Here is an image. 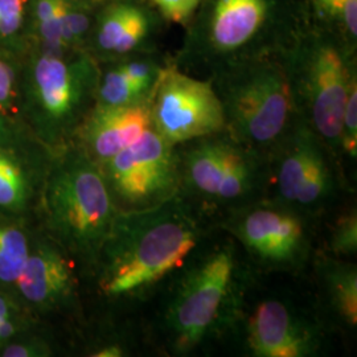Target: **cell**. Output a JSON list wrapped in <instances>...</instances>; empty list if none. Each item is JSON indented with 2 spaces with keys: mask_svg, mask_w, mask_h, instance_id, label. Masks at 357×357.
Returning <instances> with one entry per match:
<instances>
[{
  "mask_svg": "<svg viewBox=\"0 0 357 357\" xmlns=\"http://www.w3.org/2000/svg\"><path fill=\"white\" fill-rule=\"evenodd\" d=\"M225 131L266 159L302 121L284 54L268 51L215 70Z\"/></svg>",
  "mask_w": 357,
  "mask_h": 357,
  "instance_id": "cell-4",
  "label": "cell"
},
{
  "mask_svg": "<svg viewBox=\"0 0 357 357\" xmlns=\"http://www.w3.org/2000/svg\"><path fill=\"white\" fill-rule=\"evenodd\" d=\"M340 160L347 159L351 163L357 160V82L354 79L345 101L342 130H340Z\"/></svg>",
  "mask_w": 357,
  "mask_h": 357,
  "instance_id": "cell-25",
  "label": "cell"
},
{
  "mask_svg": "<svg viewBox=\"0 0 357 357\" xmlns=\"http://www.w3.org/2000/svg\"><path fill=\"white\" fill-rule=\"evenodd\" d=\"M314 277L319 294L320 315L342 331L357 330V268L351 259L324 252L312 258Z\"/></svg>",
  "mask_w": 357,
  "mask_h": 357,
  "instance_id": "cell-17",
  "label": "cell"
},
{
  "mask_svg": "<svg viewBox=\"0 0 357 357\" xmlns=\"http://www.w3.org/2000/svg\"><path fill=\"white\" fill-rule=\"evenodd\" d=\"M151 128L174 146L225 130L222 105L212 81L167 65L150 94Z\"/></svg>",
  "mask_w": 357,
  "mask_h": 357,
  "instance_id": "cell-12",
  "label": "cell"
},
{
  "mask_svg": "<svg viewBox=\"0 0 357 357\" xmlns=\"http://www.w3.org/2000/svg\"><path fill=\"white\" fill-rule=\"evenodd\" d=\"M41 203L54 243L93 266L119 212L101 167L75 144L66 146L48 166Z\"/></svg>",
  "mask_w": 357,
  "mask_h": 357,
  "instance_id": "cell-5",
  "label": "cell"
},
{
  "mask_svg": "<svg viewBox=\"0 0 357 357\" xmlns=\"http://www.w3.org/2000/svg\"><path fill=\"white\" fill-rule=\"evenodd\" d=\"M326 331L318 310L310 311L278 294L255 299L248 289L233 337L248 356L314 357L323 348Z\"/></svg>",
  "mask_w": 357,
  "mask_h": 357,
  "instance_id": "cell-10",
  "label": "cell"
},
{
  "mask_svg": "<svg viewBox=\"0 0 357 357\" xmlns=\"http://www.w3.org/2000/svg\"><path fill=\"white\" fill-rule=\"evenodd\" d=\"M29 255L24 231L0 221V282L13 283L19 278Z\"/></svg>",
  "mask_w": 357,
  "mask_h": 357,
  "instance_id": "cell-22",
  "label": "cell"
},
{
  "mask_svg": "<svg viewBox=\"0 0 357 357\" xmlns=\"http://www.w3.org/2000/svg\"><path fill=\"white\" fill-rule=\"evenodd\" d=\"M57 243H43L28 255L16 284L31 303L43 308L69 306L76 296L73 261Z\"/></svg>",
  "mask_w": 357,
  "mask_h": 357,
  "instance_id": "cell-16",
  "label": "cell"
},
{
  "mask_svg": "<svg viewBox=\"0 0 357 357\" xmlns=\"http://www.w3.org/2000/svg\"><path fill=\"white\" fill-rule=\"evenodd\" d=\"M327 255L351 259L357 255V212L355 206L343 209L332 222L326 248L321 250Z\"/></svg>",
  "mask_w": 357,
  "mask_h": 357,
  "instance_id": "cell-24",
  "label": "cell"
},
{
  "mask_svg": "<svg viewBox=\"0 0 357 357\" xmlns=\"http://www.w3.org/2000/svg\"><path fill=\"white\" fill-rule=\"evenodd\" d=\"M149 100L123 106L96 103L77 130L72 144L101 166L151 128Z\"/></svg>",
  "mask_w": 357,
  "mask_h": 357,
  "instance_id": "cell-14",
  "label": "cell"
},
{
  "mask_svg": "<svg viewBox=\"0 0 357 357\" xmlns=\"http://www.w3.org/2000/svg\"><path fill=\"white\" fill-rule=\"evenodd\" d=\"M312 220L287 205L261 199L218 217L215 228L238 243L257 268L298 274L315 255Z\"/></svg>",
  "mask_w": 357,
  "mask_h": 357,
  "instance_id": "cell-8",
  "label": "cell"
},
{
  "mask_svg": "<svg viewBox=\"0 0 357 357\" xmlns=\"http://www.w3.org/2000/svg\"><path fill=\"white\" fill-rule=\"evenodd\" d=\"M20 121V59L0 52V123Z\"/></svg>",
  "mask_w": 357,
  "mask_h": 357,
  "instance_id": "cell-23",
  "label": "cell"
},
{
  "mask_svg": "<svg viewBox=\"0 0 357 357\" xmlns=\"http://www.w3.org/2000/svg\"><path fill=\"white\" fill-rule=\"evenodd\" d=\"M101 64L84 50H28L20 59V121L43 146L72 144L97 100Z\"/></svg>",
  "mask_w": 357,
  "mask_h": 357,
  "instance_id": "cell-3",
  "label": "cell"
},
{
  "mask_svg": "<svg viewBox=\"0 0 357 357\" xmlns=\"http://www.w3.org/2000/svg\"><path fill=\"white\" fill-rule=\"evenodd\" d=\"M205 17V33L190 47V57L221 69L264 53L258 45L268 23L270 0H213Z\"/></svg>",
  "mask_w": 357,
  "mask_h": 357,
  "instance_id": "cell-13",
  "label": "cell"
},
{
  "mask_svg": "<svg viewBox=\"0 0 357 357\" xmlns=\"http://www.w3.org/2000/svg\"><path fill=\"white\" fill-rule=\"evenodd\" d=\"M15 333V327H13L11 320H0V342L7 340Z\"/></svg>",
  "mask_w": 357,
  "mask_h": 357,
  "instance_id": "cell-30",
  "label": "cell"
},
{
  "mask_svg": "<svg viewBox=\"0 0 357 357\" xmlns=\"http://www.w3.org/2000/svg\"><path fill=\"white\" fill-rule=\"evenodd\" d=\"M150 96L138 89L115 63L101 64V76L97 88V105L123 106L142 102Z\"/></svg>",
  "mask_w": 357,
  "mask_h": 357,
  "instance_id": "cell-21",
  "label": "cell"
},
{
  "mask_svg": "<svg viewBox=\"0 0 357 357\" xmlns=\"http://www.w3.org/2000/svg\"><path fill=\"white\" fill-rule=\"evenodd\" d=\"M301 119L340 160V130L348 91L356 78L343 50L330 38H310L284 54Z\"/></svg>",
  "mask_w": 357,
  "mask_h": 357,
  "instance_id": "cell-7",
  "label": "cell"
},
{
  "mask_svg": "<svg viewBox=\"0 0 357 357\" xmlns=\"http://www.w3.org/2000/svg\"><path fill=\"white\" fill-rule=\"evenodd\" d=\"M43 348L38 347H28V345H11L6 348L3 352V356L7 357H28V356H41Z\"/></svg>",
  "mask_w": 357,
  "mask_h": 357,
  "instance_id": "cell-29",
  "label": "cell"
},
{
  "mask_svg": "<svg viewBox=\"0 0 357 357\" xmlns=\"http://www.w3.org/2000/svg\"><path fill=\"white\" fill-rule=\"evenodd\" d=\"M320 11L328 15L340 26H344L349 36L357 35V0H312Z\"/></svg>",
  "mask_w": 357,
  "mask_h": 357,
  "instance_id": "cell-27",
  "label": "cell"
},
{
  "mask_svg": "<svg viewBox=\"0 0 357 357\" xmlns=\"http://www.w3.org/2000/svg\"><path fill=\"white\" fill-rule=\"evenodd\" d=\"M180 192L205 215L224 216L264 199L266 160L224 130L176 146Z\"/></svg>",
  "mask_w": 357,
  "mask_h": 357,
  "instance_id": "cell-6",
  "label": "cell"
},
{
  "mask_svg": "<svg viewBox=\"0 0 357 357\" xmlns=\"http://www.w3.org/2000/svg\"><path fill=\"white\" fill-rule=\"evenodd\" d=\"M29 44V50L73 51L65 47L63 40L60 0H31Z\"/></svg>",
  "mask_w": 357,
  "mask_h": 357,
  "instance_id": "cell-18",
  "label": "cell"
},
{
  "mask_svg": "<svg viewBox=\"0 0 357 357\" xmlns=\"http://www.w3.org/2000/svg\"><path fill=\"white\" fill-rule=\"evenodd\" d=\"M10 319V308L6 299L0 295V320Z\"/></svg>",
  "mask_w": 357,
  "mask_h": 357,
  "instance_id": "cell-31",
  "label": "cell"
},
{
  "mask_svg": "<svg viewBox=\"0 0 357 357\" xmlns=\"http://www.w3.org/2000/svg\"><path fill=\"white\" fill-rule=\"evenodd\" d=\"M209 236L167 283L155 319V340L168 356H191L233 336L252 274L228 234Z\"/></svg>",
  "mask_w": 357,
  "mask_h": 357,
  "instance_id": "cell-2",
  "label": "cell"
},
{
  "mask_svg": "<svg viewBox=\"0 0 357 357\" xmlns=\"http://www.w3.org/2000/svg\"><path fill=\"white\" fill-rule=\"evenodd\" d=\"M209 216L181 193L166 203L118 212L93 268L110 301L142 302L162 293L211 233Z\"/></svg>",
  "mask_w": 357,
  "mask_h": 357,
  "instance_id": "cell-1",
  "label": "cell"
},
{
  "mask_svg": "<svg viewBox=\"0 0 357 357\" xmlns=\"http://www.w3.org/2000/svg\"><path fill=\"white\" fill-rule=\"evenodd\" d=\"M32 193V181L22 162L10 151L0 150V206L20 211Z\"/></svg>",
  "mask_w": 357,
  "mask_h": 357,
  "instance_id": "cell-20",
  "label": "cell"
},
{
  "mask_svg": "<svg viewBox=\"0 0 357 357\" xmlns=\"http://www.w3.org/2000/svg\"><path fill=\"white\" fill-rule=\"evenodd\" d=\"M266 160L265 196L306 216L323 213L342 188L339 160L301 121Z\"/></svg>",
  "mask_w": 357,
  "mask_h": 357,
  "instance_id": "cell-9",
  "label": "cell"
},
{
  "mask_svg": "<svg viewBox=\"0 0 357 357\" xmlns=\"http://www.w3.org/2000/svg\"><path fill=\"white\" fill-rule=\"evenodd\" d=\"M100 167L119 212L153 208L180 192L178 149L153 128Z\"/></svg>",
  "mask_w": 357,
  "mask_h": 357,
  "instance_id": "cell-11",
  "label": "cell"
},
{
  "mask_svg": "<svg viewBox=\"0 0 357 357\" xmlns=\"http://www.w3.org/2000/svg\"><path fill=\"white\" fill-rule=\"evenodd\" d=\"M149 13L134 0H101L85 50L107 64L139 53L149 38Z\"/></svg>",
  "mask_w": 357,
  "mask_h": 357,
  "instance_id": "cell-15",
  "label": "cell"
},
{
  "mask_svg": "<svg viewBox=\"0 0 357 357\" xmlns=\"http://www.w3.org/2000/svg\"><path fill=\"white\" fill-rule=\"evenodd\" d=\"M31 0H0V52L22 59L29 44Z\"/></svg>",
  "mask_w": 357,
  "mask_h": 357,
  "instance_id": "cell-19",
  "label": "cell"
},
{
  "mask_svg": "<svg viewBox=\"0 0 357 357\" xmlns=\"http://www.w3.org/2000/svg\"><path fill=\"white\" fill-rule=\"evenodd\" d=\"M113 63L116 64V66L123 72V75L128 77L138 89L147 96L151 94L153 85L160 73V69L163 68L156 64L151 59L138 54L128 56Z\"/></svg>",
  "mask_w": 357,
  "mask_h": 357,
  "instance_id": "cell-26",
  "label": "cell"
},
{
  "mask_svg": "<svg viewBox=\"0 0 357 357\" xmlns=\"http://www.w3.org/2000/svg\"><path fill=\"white\" fill-rule=\"evenodd\" d=\"M153 1L158 4L160 11L165 13V16L176 23L185 22L197 8V6L202 3V0H153Z\"/></svg>",
  "mask_w": 357,
  "mask_h": 357,
  "instance_id": "cell-28",
  "label": "cell"
}]
</instances>
